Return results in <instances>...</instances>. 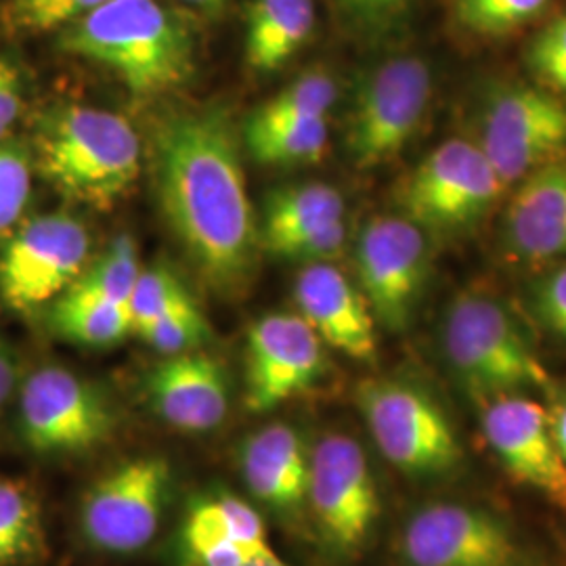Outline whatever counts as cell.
Segmentation results:
<instances>
[{
  "label": "cell",
  "mask_w": 566,
  "mask_h": 566,
  "mask_svg": "<svg viewBox=\"0 0 566 566\" xmlns=\"http://www.w3.org/2000/svg\"><path fill=\"white\" fill-rule=\"evenodd\" d=\"M15 2H18V7H20V4H23V2H28V0H15Z\"/></svg>",
  "instance_id": "cell-42"
},
{
  "label": "cell",
  "mask_w": 566,
  "mask_h": 566,
  "mask_svg": "<svg viewBox=\"0 0 566 566\" xmlns=\"http://www.w3.org/2000/svg\"><path fill=\"white\" fill-rule=\"evenodd\" d=\"M344 25L365 41L399 34L420 0H332Z\"/></svg>",
  "instance_id": "cell-30"
},
{
  "label": "cell",
  "mask_w": 566,
  "mask_h": 566,
  "mask_svg": "<svg viewBox=\"0 0 566 566\" xmlns=\"http://www.w3.org/2000/svg\"><path fill=\"white\" fill-rule=\"evenodd\" d=\"M338 102V82L324 70L311 67L264 102L252 118L259 120H308L327 118Z\"/></svg>",
  "instance_id": "cell-27"
},
{
  "label": "cell",
  "mask_w": 566,
  "mask_h": 566,
  "mask_svg": "<svg viewBox=\"0 0 566 566\" xmlns=\"http://www.w3.org/2000/svg\"><path fill=\"white\" fill-rule=\"evenodd\" d=\"M172 485V464L156 453L126 458L107 468L82 493V539L109 556L142 552L160 533Z\"/></svg>",
  "instance_id": "cell-11"
},
{
  "label": "cell",
  "mask_w": 566,
  "mask_h": 566,
  "mask_svg": "<svg viewBox=\"0 0 566 566\" xmlns=\"http://www.w3.org/2000/svg\"><path fill=\"white\" fill-rule=\"evenodd\" d=\"M107 0H28L18 7L23 25L32 30H57L95 11Z\"/></svg>",
  "instance_id": "cell-36"
},
{
  "label": "cell",
  "mask_w": 566,
  "mask_h": 566,
  "mask_svg": "<svg viewBox=\"0 0 566 566\" xmlns=\"http://www.w3.org/2000/svg\"><path fill=\"white\" fill-rule=\"evenodd\" d=\"M298 315L322 343L355 361L378 355V324L357 282L332 263L304 264L294 283Z\"/></svg>",
  "instance_id": "cell-19"
},
{
  "label": "cell",
  "mask_w": 566,
  "mask_h": 566,
  "mask_svg": "<svg viewBox=\"0 0 566 566\" xmlns=\"http://www.w3.org/2000/svg\"><path fill=\"white\" fill-rule=\"evenodd\" d=\"M489 451L516 485L566 514V462L552 437L546 405L526 392L476 403Z\"/></svg>",
  "instance_id": "cell-15"
},
{
  "label": "cell",
  "mask_w": 566,
  "mask_h": 566,
  "mask_svg": "<svg viewBox=\"0 0 566 566\" xmlns=\"http://www.w3.org/2000/svg\"><path fill=\"white\" fill-rule=\"evenodd\" d=\"M248 154L264 166H308L324 158L329 143L327 118L308 120H259L248 118L243 126Z\"/></svg>",
  "instance_id": "cell-25"
},
{
  "label": "cell",
  "mask_w": 566,
  "mask_h": 566,
  "mask_svg": "<svg viewBox=\"0 0 566 566\" xmlns=\"http://www.w3.org/2000/svg\"><path fill=\"white\" fill-rule=\"evenodd\" d=\"M531 78L566 99V13L544 25L525 49Z\"/></svg>",
  "instance_id": "cell-33"
},
{
  "label": "cell",
  "mask_w": 566,
  "mask_h": 566,
  "mask_svg": "<svg viewBox=\"0 0 566 566\" xmlns=\"http://www.w3.org/2000/svg\"><path fill=\"white\" fill-rule=\"evenodd\" d=\"M546 397L547 401L544 405H546L549 430H552V437L566 462V385L552 382L546 390Z\"/></svg>",
  "instance_id": "cell-38"
},
{
  "label": "cell",
  "mask_w": 566,
  "mask_h": 566,
  "mask_svg": "<svg viewBox=\"0 0 566 566\" xmlns=\"http://www.w3.org/2000/svg\"><path fill=\"white\" fill-rule=\"evenodd\" d=\"M34 168L72 202L109 212L142 175V139L120 114L61 103L34 128Z\"/></svg>",
  "instance_id": "cell-4"
},
{
  "label": "cell",
  "mask_w": 566,
  "mask_h": 566,
  "mask_svg": "<svg viewBox=\"0 0 566 566\" xmlns=\"http://www.w3.org/2000/svg\"><path fill=\"white\" fill-rule=\"evenodd\" d=\"M439 350L474 405L512 392L546 395L554 382L525 322L486 285L462 287L446 304Z\"/></svg>",
  "instance_id": "cell-3"
},
{
  "label": "cell",
  "mask_w": 566,
  "mask_h": 566,
  "mask_svg": "<svg viewBox=\"0 0 566 566\" xmlns=\"http://www.w3.org/2000/svg\"><path fill=\"white\" fill-rule=\"evenodd\" d=\"M434 70L422 55L395 53L357 76L344 122V151L359 170L401 156L424 126L434 97Z\"/></svg>",
  "instance_id": "cell-6"
},
{
  "label": "cell",
  "mask_w": 566,
  "mask_h": 566,
  "mask_svg": "<svg viewBox=\"0 0 566 566\" xmlns=\"http://www.w3.org/2000/svg\"><path fill=\"white\" fill-rule=\"evenodd\" d=\"M325 344L298 313H271L250 325L245 340V407L266 413L324 378Z\"/></svg>",
  "instance_id": "cell-16"
},
{
  "label": "cell",
  "mask_w": 566,
  "mask_h": 566,
  "mask_svg": "<svg viewBox=\"0 0 566 566\" xmlns=\"http://www.w3.org/2000/svg\"><path fill=\"white\" fill-rule=\"evenodd\" d=\"M182 2L196 11H202L203 15H214V13L223 11L229 0H182Z\"/></svg>",
  "instance_id": "cell-40"
},
{
  "label": "cell",
  "mask_w": 566,
  "mask_h": 566,
  "mask_svg": "<svg viewBox=\"0 0 566 566\" xmlns=\"http://www.w3.org/2000/svg\"><path fill=\"white\" fill-rule=\"evenodd\" d=\"M500 227L497 250L512 266L539 271L566 259V156L514 185Z\"/></svg>",
  "instance_id": "cell-17"
},
{
  "label": "cell",
  "mask_w": 566,
  "mask_h": 566,
  "mask_svg": "<svg viewBox=\"0 0 566 566\" xmlns=\"http://www.w3.org/2000/svg\"><path fill=\"white\" fill-rule=\"evenodd\" d=\"M552 0H451L453 25L472 39H504L539 20Z\"/></svg>",
  "instance_id": "cell-26"
},
{
  "label": "cell",
  "mask_w": 566,
  "mask_h": 566,
  "mask_svg": "<svg viewBox=\"0 0 566 566\" xmlns=\"http://www.w3.org/2000/svg\"><path fill=\"white\" fill-rule=\"evenodd\" d=\"M382 495L365 447L348 432L329 430L311 446L306 521L325 554L350 563L374 542Z\"/></svg>",
  "instance_id": "cell-8"
},
{
  "label": "cell",
  "mask_w": 566,
  "mask_h": 566,
  "mask_svg": "<svg viewBox=\"0 0 566 566\" xmlns=\"http://www.w3.org/2000/svg\"><path fill=\"white\" fill-rule=\"evenodd\" d=\"M348 224L346 219L325 224L315 231H308L292 242L283 243L275 256L298 261V263H329L336 259L346 245Z\"/></svg>",
  "instance_id": "cell-35"
},
{
  "label": "cell",
  "mask_w": 566,
  "mask_h": 566,
  "mask_svg": "<svg viewBox=\"0 0 566 566\" xmlns=\"http://www.w3.org/2000/svg\"><path fill=\"white\" fill-rule=\"evenodd\" d=\"M468 137L512 187L566 156V99L535 81L493 78L474 95Z\"/></svg>",
  "instance_id": "cell-7"
},
{
  "label": "cell",
  "mask_w": 566,
  "mask_h": 566,
  "mask_svg": "<svg viewBox=\"0 0 566 566\" xmlns=\"http://www.w3.org/2000/svg\"><path fill=\"white\" fill-rule=\"evenodd\" d=\"M137 336L147 346L168 357L200 350L212 338V327L198 303L187 298L185 303L160 315L156 322L145 325L137 332Z\"/></svg>",
  "instance_id": "cell-29"
},
{
  "label": "cell",
  "mask_w": 566,
  "mask_h": 566,
  "mask_svg": "<svg viewBox=\"0 0 566 566\" xmlns=\"http://www.w3.org/2000/svg\"><path fill=\"white\" fill-rule=\"evenodd\" d=\"M315 0H252L245 11V61L256 72H275L311 41Z\"/></svg>",
  "instance_id": "cell-21"
},
{
  "label": "cell",
  "mask_w": 566,
  "mask_h": 566,
  "mask_svg": "<svg viewBox=\"0 0 566 566\" xmlns=\"http://www.w3.org/2000/svg\"><path fill=\"white\" fill-rule=\"evenodd\" d=\"M32 151L13 142H0V235L20 223L32 196Z\"/></svg>",
  "instance_id": "cell-32"
},
{
  "label": "cell",
  "mask_w": 566,
  "mask_h": 566,
  "mask_svg": "<svg viewBox=\"0 0 566 566\" xmlns=\"http://www.w3.org/2000/svg\"><path fill=\"white\" fill-rule=\"evenodd\" d=\"M526 306L547 334L566 344V259L535 271L526 287Z\"/></svg>",
  "instance_id": "cell-34"
},
{
  "label": "cell",
  "mask_w": 566,
  "mask_h": 566,
  "mask_svg": "<svg viewBox=\"0 0 566 566\" xmlns=\"http://www.w3.org/2000/svg\"><path fill=\"white\" fill-rule=\"evenodd\" d=\"M151 177L164 219L203 282L240 292L261 248L240 142L219 107L166 114L151 133Z\"/></svg>",
  "instance_id": "cell-1"
},
{
  "label": "cell",
  "mask_w": 566,
  "mask_h": 566,
  "mask_svg": "<svg viewBox=\"0 0 566 566\" xmlns=\"http://www.w3.org/2000/svg\"><path fill=\"white\" fill-rule=\"evenodd\" d=\"M392 556L397 566H506L535 552L497 507L434 497L407 514Z\"/></svg>",
  "instance_id": "cell-10"
},
{
  "label": "cell",
  "mask_w": 566,
  "mask_h": 566,
  "mask_svg": "<svg viewBox=\"0 0 566 566\" xmlns=\"http://www.w3.org/2000/svg\"><path fill=\"white\" fill-rule=\"evenodd\" d=\"M42 504L32 485L0 476V566H32L46 554Z\"/></svg>",
  "instance_id": "cell-24"
},
{
  "label": "cell",
  "mask_w": 566,
  "mask_h": 566,
  "mask_svg": "<svg viewBox=\"0 0 566 566\" xmlns=\"http://www.w3.org/2000/svg\"><path fill=\"white\" fill-rule=\"evenodd\" d=\"M118 411L102 386L60 365L32 371L20 388L18 434L39 458H74L105 446Z\"/></svg>",
  "instance_id": "cell-12"
},
{
  "label": "cell",
  "mask_w": 566,
  "mask_h": 566,
  "mask_svg": "<svg viewBox=\"0 0 566 566\" xmlns=\"http://www.w3.org/2000/svg\"><path fill=\"white\" fill-rule=\"evenodd\" d=\"M252 566H256V565H252Z\"/></svg>",
  "instance_id": "cell-43"
},
{
  "label": "cell",
  "mask_w": 566,
  "mask_h": 566,
  "mask_svg": "<svg viewBox=\"0 0 566 566\" xmlns=\"http://www.w3.org/2000/svg\"><path fill=\"white\" fill-rule=\"evenodd\" d=\"M344 217L346 203L336 187L317 181L294 182L266 196L259 235L264 250L275 254L283 243L343 221Z\"/></svg>",
  "instance_id": "cell-22"
},
{
  "label": "cell",
  "mask_w": 566,
  "mask_h": 566,
  "mask_svg": "<svg viewBox=\"0 0 566 566\" xmlns=\"http://www.w3.org/2000/svg\"><path fill=\"white\" fill-rule=\"evenodd\" d=\"M187 298H191V294L170 266L154 264L143 269L128 301L133 332L137 334L145 325L156 322L160 315L185 303Z\"/></svg>",
  "instance_id": "cell-31"
},
{
  "label": "cell",
  "mask_w": 566,
  "mask_h": 566,
  "mask_svg": "<svg viewBox=\"0 0 566 566\" xmlns=\"http://www.w3.org/2000/svg\"><path fill=\"white\" fill-rule=\"evenodd\" d=\"M506 566H546L542 563V558L535 554V556H531V558H525V560H518V563H512V565Z\"/></svg>",
  "instance_id": "cell-41"
},
{
  "label": "cell",
  "mask_w": 566,
  "mask_h": 566,
  "mask_svg": "<svg viewBox=\"0 0 566 566\" xmlns=\"http://www.w3.org/2000/svg\"><path fill=\"white\" fill-rule=\"evenodd\" d=\"M18 386V364L11 350L0 343V409L11 399Z\"/></svg>",
  "instance_id": "cell-39"
},
{
  "label": "cell",
  "mask_w": 566,
  "mask_h": 566,
  "mask_svg": "<svg viewBox=\"0 0 566 566\" xmlns=\"http://www.w3.org/2000/svg\"><path fill=\"white\" fill-rule=\"evenodd\" d=\"M61 51L97 63L137 97L181 88L196 72V36L160 0H107L61 28Z\"/></svg>",
  "instance_id": "cell-2"
},
{
  "label": "cell",
  "mask_w": 566,
  "mask_h": 566,
  "mask_svg": "<svg viewBox=\"0 0 566 566\" xmlns=\"http://www.w3.org/2000/svg\"><path fill=\"white\" fill-rule=\"evenodd\" d=\"M311 443L298 426L271 422L240 447V472L248 493L290 523L306 521Z\"/></svg>",
  "instance_id": "cell-20"
},
{
  "label": "cell",
  "mask_w": 566,
  "mask_h": 566,
  "mask_svg": "<svg viewBox=\"0 0 566 566\" xmlns=\"http://www.w3.org/2000/svg\"><path fill=\"white\" fill-rule=\"evenodd\" d=\"M49 322L61 338L88 348H109L133 332L128 306L109 303L74 285L53 301Z\"/></svg>",
  "instance_id": "cell-23"
},
{
  "label": "cell",
  "mask_w": 566,
  "mask_h": 566,
  "mask_svg": "<svg viewBox=\"0 0 566 566\" xmlns=\"http://www.w3.org/2000/svg\"><path fill=\"white\" fill-rule=\"evenodd\" d=\"M91 233L67 212L39 214L21 224L0 254V296L32 311L53 303L88 264Z\"/></svg>",
  "instance_id": "cell-14"
},
{
  "label": "cell",
  "mask_w": 566,
  "mask_h": 566,
  "mask_svg": "<svg viewBox=\"0 0 566 566\" xmlns=\"http://www.w3.org/2000/svg\"><path fill=\"white\" fill-rule=\"evenodd\" d=\"M507 187L468 135L451 137L411 168L397 189L399 214L426 235L462 240L485 221Z\"/></svg>",
  "instance_id": "cell-9"
},
{
  "label": "cell",
  "mask_w": 566,
  "mask_h": 566,
  "mask_svg": "<svg viewBox=\"0 0 566 566\" xmlns=\"http://www.w3.org/2000/svg\"><path fill=\"white\" fill-rule=\"evenodd\" d=\"M139 273L142 266L135 240L128 233H122L93 263L88 261L81 277L72 285L109 303L128 306Z\"/></svg>",
  "instance_id": "cell-28"
},
{
  "label": "cell",
  "mask_w": 566,
  "mask_h": 566,
  "mask_svg": "<svg viewBox=\"0 0 566 566\" xmlns=\"http://www.w3.org/2000/svg\"><path fill=\"white\" fill-rule=\"evenodd\" d=\"M23 112V82L15 63L0 55V142H7Z\"/></svg>",
  "instance_id": "cell-37"
},
{
  "label": "cell",
  "mask_w": 566,
  "mask_h": 566,
  "mask_svg": "<svg viewBox=\"0 0 566 566\" xmlns=\"http://www.w3.org/2000/svg\"><path fill=\"white\" fill-rule=\"evenodd\" d=\"M355 403L378 453L405 479L447 483L465 468V447L443 401L428 386L380 376L357 386Z\"/></svg>",
  "instance_id": "cell-5"
},
{
  "label": "cell",
  "mask_w": 566,
  "mask_h": 566,
  "mask_svg": "<svg viewBox=\"0 0 566 566\" xmlns=\"http://www.w3.org/2000/svg\"><path fill=\"white\" fill-rule=\"evenodd\" d=\"M143 395L164 424L203 434L223 424L231 403L224 365L202 350L168 355L143 378Z\"/></svg>",
  "instance_id": "cell-18"
},
{
  "label": "cell",
  "mask_w": 566,
  "mask_h": 566,
  "mask_svg": "<svg viewBox=\"0 0 566 566\" xmlns=\"http://www.w3.org/2000/svg\"><path fill=\"white\" fill-rule=\"evenodd\" d=\"M353 264L376 324L390 334L407 332L424 303L432 240L403 214H376L355 238Z\"/></svg>",
  "instance_id": "cell-13"
}]
</instances>
